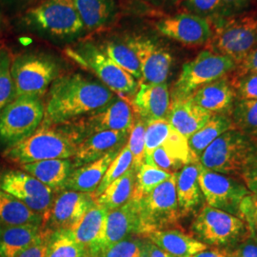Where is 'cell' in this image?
Here are the masks:
<instances>
[{
  "mask_svg": "<svg viewBox=\"0 0 257 257\" xmlns=\"http://www.w3.org/2000/svg\"><path fill=\"white\" fill-rule=\"evenodd\" d=\"M156 30L162 36L188 46H201L209 43L212 30L208 19L194 14H179L161 19Z\"/></svg>",
  "mask_w": 257,
  "mask_h": 257,
  "instance_id": "obj_15",
  "label": "cell"
},
{
  "mask_svg": "<svg viewBox=\"0 0 257 257\" xmlns=\"http://www.w3.org/2000/svg\"><path fill=\"white\" fill-rule=\"evenodd\" d=\"M177 173V172H176ZM176 173L138 200L139 236L175 227L181 217L176 196Z\"/></svg>",
  "mask_w": 257,
  "mask_h": 257,
  "instance_id": "obj_4",
  "label": "cell"
},
{
  "mask_svg": "<svg viewBox=\"0 0 257 257\" xmlns=\"http://www.w3.org/2000/svg\"><path fill=\"white\" fill-rule=\"evenodd\" d=\"M233 257H257V236L251 231L230 250Z\"/></svg>",
  "mask_w": 257,
  "mask_h": 257,
  "instance_id": "obj_47",
  "label": "cell"
},
{
  "mask_svg": "<svg viewBox=\"0 0 257 257\" xmlns=\"http://www.w3.org/2000/svg\"><path fill=\"white\" fill-rule=\"evenodd\" d=\"M203 168L235 176L250 192L257 190V138L230 130L214 140L203 153Z\"/></svg>",
  "mask_w": 257,
  "mask_h": 257,
  "instance_id": "obj_2",
  "label": "cell"
},
{
  "mask_svg": "<svg viewBox=\"0 0 257 257\" xmlns=\"http://www.w3.org/2000/svg\"><path fill=\"white\" fill-rule=\"evenodd\" d=\"M171 106V94L167 83H140L133 107L135 112L145 121L166 118Z\"/></svg>",
  "mask_w": 257,
  "mask_h": 257,
  "instance_id": "obj_22",
  "label": "cell"
},
{
  "mask_svg": "<svg viewBox=\"0 0 257 257\" xmlns=\"http://www.w3.org/2000/svg\"><path fill=\"white\" fill-rule=\"evenodd\" d=\"M236 63L226 55L210 50L203 51L183 65L172 91V100L189 97L204 85L227 76L236 69Z\"/></svg>",
  "mask_w": 257,
  "mask_h": 257,
  "instance_id": "obj_6",
  "label": "cell"
},
{
  "mask_svg": "<svg viewBox=\"0 0 257 257\" xmlns=\"http://www.w3.org/2000/svg\"><path fill=\"white\" fill-rule=\"evenodd\" d=\"M212 113L194 104L189 97L172 100L167 114L172 128L189 138L210 120Z\"/></svg>",
  "mask_w": 257,
  "mask_h": 257,
  "instance_id": "obj_23",
  "label": "cell"
},
{
  "mask_svg": "<svg viewBox=\"0 0 257 257\" xmlns=\"http://www.w3.org/2000/svg\"><path fill=\"white\" fill-rule=\"evenodd\" d=\"M257 47V19L240 17L227 19L209 41V50L226 55L238 65Z\"/></svg>",
  "mask_w": 257,
  "mask_h": 257,
  "instance_id": "obj_10",
  "label": "cell"
},
{
  "mask_svg": "<svg viewBox=\"0 0 257 257\" xmlns=\"http://www.w3.org/2000/svg\"><path fill=\"white\" fill-rule=\"evenodd\" d=\"M132 235L103 250L99 257H141L142 239Z\"/></svg>",
  "mask_w": 257,
  "mask_h": 257,
  "instance_id": "obj_42",
  "label": "cell"
},
{
  "mask_svg": "<svg viewBox=\"0 0 257 257\" xmlns=\"http://www.w3.org/2000/svg\"><path fill=\"white\" fill-rule=\"evenodd\" d=\"M119 151H114L96 161L75 168L71 173L61 190L79 193H93L101 183L110 163L117 156Z\"/></svg>",
  "mask_w": 257,
  "mask_h": 257,
  "instance_id": "obj_25",
  "label": "cell"
},
{
  "mask_svg": "<svg viewBox=\"0 0 257 257\" xmlns=\"http://www.w3.org/2000/svg\"><path fill=\"white\" fill-rule=\"evenodd\" d=\"M232 77H238L245 74H257V47L254 48L237 66Z\"/></svg>",
  "mask_w": 257,
  "mask_h": 257,
  "instance_id": "obj_48",
  "label": "cell"
},
{
  "mask_svg": "<svg viewBox=\"0 0 257 257\" xmlns=\"http://www.w3.org/2000/svg\"><path fill=\"white\" fill-rule=\"evenodd\" d=\"M66 55L80 67L92 72L111 92L126 96L138 91V80L115 64L101 48L86 43L66 49Z\"/></svg>",
  "mask_w": 257,
  "mask_h": 257,
  "instance_id": "obj_8",
  "label": "cell"
},
{
  "mask_svg": "<svg viewBox=\"0 0 257 257\" xmlns=\"http://www.w3.org/2000/svg\"><path fill=\"white\" fill-rule=\"evenodd\" d=\"M0 225H39L43 227V218L17 197L0 190Z\"/></svg>",
  "mask_w": 257,
  "mask_h": 257,
  "instance_id": "obj_29",
  "label": "cell"
},
{
  "mask_svg": "<svg viewBox=\"0 0 257 257\" xmlns=\"http://www.w3.org/2000/svg\"><path fill=\"white\" fill-rule=\"evenodd\" d=\"M128 132L103 131L83 139L73 158L74 169L98 160L114 151H119L128 142Z\"/></svg>",
  "mask_w": 257,
  "mask_h": 257,
  "instance_id": "obj_18",
  "label": "cell"
},
{
  "mask_svg": "<svg viewBox=\"0 0 257 257\" xmlns=\"http://www.w3.org/2000/svg\"><path fill=\"white\" fill-rule=\"evenodd\" d=\"M193 257H233L230 251L220 248H207Z\"/></svg>",
  "mask_w": 257,
  "mask_h": 257,
  "instance_id": "obj_51",
  "label": "cell"
},
{
  "mask_svg": "<svg viewBox=\"0 0 257 257\" xmlns=\"http://www.w3.org/2000/svg\"><path fill=\"white\" fill-rule=\"evenodd\" d=\"M188 8L202 18L219 16L221 0H187Z\"/></svg>",
  "mask_w": 257,
  "mask_h": 257,
  "instance_id": "obj_45",
  "label": "cell"
},
{
  "mask_svg": "<svg viewBox=\"0 0 257 257\" xmlns=\"http://www.w3.org/2000/svg\"><path fill=\"white\" fill-rule=\"evenodd\" d=\"M11 73L14 99L26 95L41 98L58 77V66L48 55L27 54L13 59Z\"/></svg>",
  "mask_w": 257,
  "mask_h": 257,
  "instance_id": "obj_9",
  "label": "cell"
},
{
  "mask_svg": "<svg viewBox=\"0 0 257 257\" xmlns=\"http://www.w3.org/2000/svg\"><path fill=\"white\" fill-rule=\"evenodd\" d=\"M172 130L167 118L146 121L145 132V162H147L157 148L160 147Z\"/></svg>",
  "mask_w": 257,
  "mask_h": 257,
  "instance_id": "obj_40",
  "label": "cell"
},
{
  "mask_svg": "<svg viewBox=\"0 0 257 257\" xmlns=\"http://www.w3.org/2000/svg\"><path fill=\"white\" fill-rule=\"evenodd\" d=\"M145 132L146 121L138 115L136 116L127 142L128 150L133 155V168L136 171L145 162Z\"/></svg>",
  "mask_w": 257,
  "mask_h": 257,
  "instance_id": "obj_41",
  "label": "cell"
},
{
  "mask_svg": "<svg viewBox=\"0 0 257 257\" xmlns=\"http://www.w3.org/2000/svg\"><path fill=\"white\" fill-rule=\"evenodd\" d=\"M200 162L190 163L176 173V196L181 216L195 211L201 202V190L198 184Z\"/></svg>",
  "mask_w": 257,
  "mask_h": 257,
  "instance_id": "obj_26",
  "label": "cell"
},
{
  "mask_svg": "<svg viewBox=\"0 0 257 257\" xmlns=\"http://www.w3.org/2000/svg\"><path fill=\"white\" fill-rule=\"evenodd\" d=\"M161 146L165 150L166 153L181 167L190 163L199 162L193 157L189 146L188 138L176 132L175 128H172L169 137Z\"/></svg>",
  "mask_w": 257,
  "mask_h": 257,
  "instance_id": "obj_38",
  "label": "cell"
},
{
  "mask_svg": "<svg viewBox=\"0 0 257 257\" xmlns=\"http://www.w3.org/2000/svg\"><path fill=\"white\" fill-rule=\"evenodd\" d=\"M20 168L55 192L60 191L74 170L72 159H51L20 165Z\"/></svg>",
  "mask_w": 257,
  "mask_h": 257,
  "instance_id": "obj_27",
  "label": "cell"
},
{
  "mask_svg": "<svg viewBox=\"0 0 257 257\" xmlns=\"http://www.w3.org/2000/svg\"><path fill=\"white\" fill-rule=\"evenodd\" d=\"M115 98L102 83L80 74L59 76L52 83L43 125H60L101 110Z\"/></svg>",
  "mask_w": 257,
  "mask_h": 257,
  "instance_id": "obj_1",
  "label": "cell"
},
{
  "mask_svg": "<svg viewBox=\"0 0 257 257\" xmlns=\"http://www.w3.org/2000/svg\"><path fill=\"white\" fill-rule=\"evenodd\" d=\"M132 235L139 236V213L137 198H133L118 209L108 211L99 255L111 245Z\"/></svg>",
  "mask_w": 257,
  "mask_h": 257,
  "instance_id": "obj_19",
  "label": "cell"
},
{
  "mask_svg": "<svg viewBox=\"0 0 257 257\" xmlns=\"http://www.w3.org/2000/svg\"><path fill=\"white\" fill-rule=\"evenodd\" d=\"M198 184L208 206L240 217L241 207L251 192L238 179L215 173L200 164Z\"/></svg>",
  "mask_w": 257,
  "mask_h": 257,
  "instance_id": "obj_11",
  "label": "cell"
},
{
  "mask_svg": "<svg viewBox=\"0 0 257 257\" xmlns=\"http://www.w3.org/2000/svg\"><path fill=\"white\" fill-rule=\"evenodd\" d=\"M238 100H257V74L230 78Z\"/></svg>",
  "mask_w": 257,
  "mask_h": 257,
  "instance_id": "obj_43",
  "label": "cell"
},
{
  "mask_svg": "<svg viewBox=\"0 0 257 257\" xmlns=\"http://www.w3.org/2000/svg\"><path fill=\"white\" fill-rule=\"evenodd\" d=\"M230 116L234 130L257 138V100H238Z\"/></svg>",
  "mask_w": 257,
  "mask_h": 257,
  "instance_id": "obj_35",
  "label": "cell"
},
{
  "mask_svg": "<svg viewBox=\"0 0 257 257\" xmlns=\"http://www.w3.org/2000/svg\"><path fill=\"white\" fill-rule=\"evenodd\" d=\"M143 237L149 239L172 257H193L209 248L193 235L174 229L155 230Z\"/></svg>",
  "mask_w": 257,
  "mask_h": 257,
  "instance_id": "obj_24",
  "label": "cell"
},
{
  "mask_svg": "<svg viewBox=\"0 0 257 257\" xmlns=\"http://www.w3.org/2000/svg\"><path fill=\"white\" fill-rule=\"evenodd\" d=\"M13 57L7 47L0 46V112L14 99V83L11 68Z\"/></svg>",
  "mask_w": 257,
  "mask_h": 257,
  "instance_id": "obj_39",
  "label": "cell"
},
{
  "mask_svg": "<svg viewBox=\"0 0 257 257\" xmlns=\"http://www.w3.org/2000/svg\"><path fill=\"white\" fill-rule=\"evenodd\" d=\"M108 211L94 203L69 231L90 257H98Z\"/></svg>",
  "mask_w": 257,
  "mask_h": 257,
  "instance_id": "obj_20",
  "label": "cell"
},
{
  "mask_svg": "<svg viewBox=\"0 0 257 257\" xmlns=\"http://www.w3.org/2000/svg\"><path fill=\"white\" fill-rule=\"evenodd\" d=\"M127 44L138 56L142 74L140 82L166 83L173 57L165 48L158 45L152 39L141 37L128 38Z\"/></svg>",
  "mask_w": 257,
  "mask_h": 257,
  "instance_id": "obj_14",
  "label": "cell"
},
{
  "mask_svg": "<svg viewBox=\"0 0 257 257\" xmlns=\"http://www.w3.org/2000/svg\"><path fill=\"white\" fill-rule=\"evenodd\" d=\"M55 195L44 228L52 230H70L81 219L95 200L92 193L60 190Z\"/></svg>",
  "mask_w": 257,
  "mask_h": 257,
  "instance_id": "obj_16",
  "label": "cell"
},
{
  "mask_svg": "<svg viewBox=\"0 0 257 257\" xmlns=\"http://www.w3.org/2000/svg\"><path fill=\"white\" fill-rule=\"evenodd\" d=\"M173 174L163 171L156 166L144 162L137 171L136 191L134 198H141L147 195L157 186L168 180Z\"/></svg>",
  "mask_w": 257,
  "mask_h": 257,
  "instance_id": "obj_36",
  "label": "cell"
},
{
  "mask_svg": "<svg viewBox=\"0 0 257 257\" xmlns=\"http://www.w3.org/2000/svg\"><path fill=\"white\" fill-rule=\"evenodd\" d=\"M133 163H134L133 155L126 144L120 150L118 155L114 158V160L110 163L106 174L102 179L101 183L98 186L96 191L92 193L93 198L94 199L97 198L110 184L118 179L124 174H126L130 169L133 168Z\"/></svg>",
  "mask_w": 257,
  "mask_h": 257,
  "instance_id": "obj_37",
  "label": "cell"
},
{
  "mask_svg": "<svg viewBox=\"0 0 257 257\" xmlns=\"http://www.w3.org/2000/svg\"><path fill=\"white\" fill-rule=\"evenodd\" d=\"M54 230L44 228L40 236L17 257H46L49 241Z\"/></svg>",
  "mask_w": 257,
  "mask_h": 257,
  "instance_id": "obj_46",
  "label": "cell"
},
{
  "mask_svg": "<svg viewBox=\"0 0 257 257\" xmlns=\"http://www.w3.org/2000/svg\"><path fill=\"white\" fill-rule=\"evenodd\" d=\"M0 190L12 194L24 203L46 223L55 192L24 171H9L0 175Z\"/></svg>",
  "mask_w": 257,
  "mask_h": 257,
  "instance_id": "obj_13",
  "label": "cell"
},
{
  "mask_svg": "<svg viewBox=\"0 0 257 257\" xmlns=\"http://www.w3.org/2000/svg\"><path fill=\"white\" fill-rule=\"evenodd\" d=\"M43 229L39 225H0V257L18 256L40 236Z\"/></svg>",
  "mask_w": 257,
  "mask_h": 257,
  "instance_id": "obj_28",
  "label": "cell"
},
{
  "mask_svg": "<svg viewBox=\"0 0 257 257\" xmlns=\"http://www.w3.org/2000/svg\"><path fill=\"white\" fill-rule=\"evenodd\" d=\"M44 113L40 97L13 99L0 112V144L10 148L31 137L42 124Z\"/></svg>",
  "mask_w": 257,
  "mask_h": 257,
  "instance_id": "obj_7",
  "label": "cell"
},
{
  "mask_svg": "<svg viewBox=\"0 0 257 257\" xmlns=\"http://www.w3.org/2000/svg\"><path fill=\"white\" fill-rule=\"evenodd\" d=\"M240 218L247 223L249 230L257 236V190L251 192L244 200Z\"/></svg>",
  "mask_w": 257,
  "mask_h": 257,
  "instance_id": "obj_44",
  "label": "cell"
},
{
  "mask_svg": "<svg viewBox=\"0 0 257 257\" xmlns=\"http://www.w3.org/2000/svg\"><path fill=\"white\" fill-rule=\"evenodd\" d=\"M135 110L126 99L114 98L108 106L95 111L89 119L77 125L82 132L84 138L92 134L103 131L131 132L135 122Z\"/></svg>",
  "mask_w": 257,
  "mask_h": 257,
  "instance_id": "obj_17",
  "label": "cell"
},
{
  "mask_svg": "<svg viewBox=\"0 0 257 257\" xmlns=\"http://www.w3.org/2000/svg\"><path fill=\"white\" fill-rule=\"evenodd\" d=\"M236 95L230 77L224 76L197 89L189 96L192 101L212 114L230 115Z\"/></svg>",
  "mask_w": 257,
  "mask_h": 257,
  "instance_id": "obj_21",
  "label": "cell"
},
{
  "mask_svg": "<svg viewBox=\"0 0 257 257\" xmlns=\"http://www.w3.org/2000/svg\"><path fill=\"white\" fill-rule=\"evenodd\" d=\"M141 257H172L164 250L158 248L149 239L142 240V248H141Z\"/></svg>",
  "mask_w": 257,
  "mask_h": 257,
  "instance_id": "obj_50",
  "label": "cell"
},
{
  "mask_svg": "<svg viewBox=\"0 0 257 257\" xmlns=\"http://www.w3.org/2000/svg\"><path fill=\"white\" fill-rule=\"evenodd\" d=\"M234 130L230 115L212 114L210 120L188 138L193 157L199 161L204 151L224 133Z\"/></svg>",
  "mask_w": 257,
  "mask_h": 257,
  "instance_id": "obj_31",
  "label": "cell"
},
{
  "mask_svg": "<svg viewBox=\"0 0 257 257\" xmlns=\"http://www.w3.org/2000/svg\"><path fill=\"white\" fill-rule=\"evenodd\" d=\"M249 0H221V9L219 17L230 19L247 8Z\"/></svg>",
  "mask_w": 257,
  "mask_h": 257,
  "instance_id": "obj_49",
  "label": "cell"
},
{
  "mask_svg": "<svg viewBox=\"0 0 257 257\" xmlns=\"http://www.w3.org/2000/svg\"><path fill=\"white\" fill-rule=\"evenodd\" d=\"M74 2L87 30H94L106 24L113 10L112 0H74Z\"/></svg>",
  "mask_w": 257,
  "mask_h": 257,
  "instance_id": "obj_32",
  "label": "cell"
},
{
  "mask_svg": "<svg viewBox=\"0 0 257 257\" xmlns=\"http://www.w3.org/2000/svg\"><path fill=\"white\" fill-rule=\"evenodd\" d=\"M1 26H2V14L0 11V31H1Z\"/></svg>",
  "mask_w": 257,
  "mask_h": 257,
  "instance_id": "obj_52",
  "label": "cell"
},
{
  "mask_svg": "<svg viewBox=\"0 0 257 257\" xmlns=\"http://www.w3.org/2000/svg\"><path fill=\"white\" fill-rule=\"evenodd\" d=\"M137 171L132 168L126 174L110 184L95 198V204L110 211L124 206L135 197Z\"/></svg>",
  "mask_w": 257,
  "mask_h": 257,
  "instance_id": "obj_30",
  "label": "cell"
},
{
  "mask_svg": "<svg viewBox=\"0 0 257 257\" xmlns=\"http://www.w3.org/2000/svg\"><path fill=\"white\" fill-rule=\"evenodd\" d=\"M83 139L78 126L59 128L57 125H40L31 137L7 148L4 156L19 165L51 159H71Z\"/></svg>",
  "mask_w": 257,
  "mask_h": 257,
  "instance_id": "obj_3",
  "label": "cell"
},
{
  "mask_svg": "<svg viewBox=\"0 0 257 257\" xmlns=\"http://www.w3.org/2000/svg\"><path fill=\"white\" fill-rule=\"evenodd\" d=\"M101 49L115 64L118 65L135 79L141 81L142 74L138 56L127 43L109 41Z\"/></svg>",
  "mask_w": 257,
  "mask_h": 257,
  "instance_id": "obj_34",
  "label": "cell"
},
{
  "mask_svg": "<svg viewBox=\"0 0 257 257\" xmlns=\"http://www.w3.org/2000/svg\"><path fill=\"white\" fill-rule=\"evenodd\" d=\"M191 230L193 236L209 247H231L251 231L247 223L226 211L204 206L195 215Z\"/></svg>",
  "mask_w": 257,
  "mask_h": 257,
  "instance_id": "obj_5",
  "label": "cell"
},
{
  "mask_svg": "<svg viewBox=\"0 0 257 257\" xmlns=\"http://www.w3.org/2000/svg\"><path fill=\"white\" fill-rule=\"evenodd\" d=\"M46 257H90L86 248L75 241L69 230H54Z\"/></svg>",
  "mask_w": 257,
  "mask_h": 257,
  "instance_id": "obj_33",
  "label": "cell"
},
{
  "mask_svg": "<svg viewBox=\"0 0 257 257\" xmlns=\"http://www.w3.org/2000/svg\"><path fill=\"white\" fill-rule=\"evenodd\" d=\"M27 20L55 37H73L85 29L74 0H45L28 12Z\"/></svg>",
  "mask_w": 257,
  "mask_h": 257,
  "instance_id": "obj_12",
  "label": "cell"
}]
</instances>
